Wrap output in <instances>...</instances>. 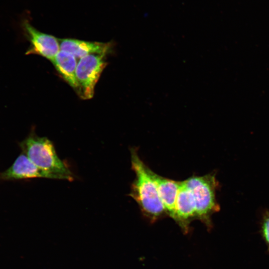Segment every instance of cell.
I'll return each mask as SVG.
<instances>
[{"label":"cell","instance_id":"obj_1","mask_svg":"<svg viewBox=\"0 0 269 269\" xmlns=\"http://www.w3.org/2000/svg\"><path fill=\"white\" fill-rule=\"evenodd\" d=\"M132 168L135 177L131 187L129 195L139 206L141 212L148 218L154 220L166 213L157 186L140 158L137 150L131 148Z\"/></svg>","mask_w":269,"mask_h":269},{"label":"cell","instance_id":"obj_2","mask_svg":"<svg viewBox=\"0 0 269 269\" xmlns=\"http://www.w3.org/2000/svg\"><path fill=\"white\" fill-rule=\"evenodd\" d=\"M21 146L25 154L37 167L58 176L60 179H74L72 172L58 157L53 142L48 138L32 134L22 142Z\"/></svg>","mask_w":269,"mask_h":269},{"label":"cell","instance_id":"obj_3","mask_svg":"<svg viewBox=\"0 0 269 269\" xmlns=\"http://www.w3.org/2000/svg\"><path fill=\"white\" fill-rule=\"evenodd\" d=\"M184 181L191 192L195 218L210 225L211 215L220 209L216 198L218 182L215 174L192 176Z\"/></svg>","mask_w":269,"mask_h":269},{"label":"cell","instance_id":"obj_4","mask_svg":"<svg viewBox=\"0 0 269 269\" xmlns=\"http://www.w3.org/2000/svg\"><path fill=\"white\" fill-rule=\"evenodd\" d=\"M108 53H95L80 59L77 63L76 77V93L83 100L92 98L96 85L106 67Z\"/></svg>","mask_w":269,"mask_h":269},{"label":"cell","instance_id":"obj_5","mask_svg":"<svg viewBox=\"0 0 269 269\" xmlns=\"http://www.w3.org/2000/svg\"><path fill=\"white\" fill-rule=\"evenodd\" d=\"M22 26L30 44L26 54L39 55L52 62L60 50L59 39L38 30L26 19L22 21Z\"/></svg>","mask_w":269,"mask_h":269},{"label":"cell","instance_id":"obj_6","mask_svg":"<svg viewBox=\"0 0 269 269\" xmlns=\"http://www.w3.org/2000/svg\"><path fill=\"white\" fill-rule=\"evenodd\" d=\"M4 179H21L32 178H46L60 179L35 165L25 154H20L12 165L1 174Z\"/></svg>","mask_w":269,"mask_h":269},{"label":"cell","instance_id":"obj_7","mask_svg":"<svg viewBox=\"0 0 269 269\" xmlns=\"http://www.w3.org/2000/svg\"><path fill=\"white\" fill-rule=\"evenodd\" d=\"M148 171L157 186L166 213L174 219L175 202L180 181H175L160 176L148 167Z\"/></svg>","mask_w":269,"mask_h":269},{"label":"cell","instance_id":"obj_8","mask_svg":"<svg viewBox=\"0 0 269 269\" xmlns=\"http://www.w3.org/2000/svg\"><path fill=\"white\" fill-rule=\"evenodd\" d=\"M60 49L74 55L77 59L95 53H109L111 42L87 41L75 39H59Z\"/></svg>","mask_w":269,"mask_h":269},{"label":"cell","instance_id":"obj_9","mask_svg":"<svg viewBox=\"0 0 269 269\" xmlns=\"http://www.w3.org/2000/svg\"><path fill=\"white\" fill-rule=\"evenodd\" d=\"M194 218L195 212L190 190L184 180L180 181L175 202L174 220L186 229L189 222Z\"/></svg>","mask_w":269,"mask_h":269},{"label":"cell","instance_id":"obj_10","mask_svg":"<svg viewBox=\"0 0 269 269\" xmlns=\"http://www.w3.org/2000/svg\"><path fill=\"white\" fill-rule=\"evenodd\" d=\"M51 62L62 78L76 92L78 59L71 53L60 50Z\"/></svg>","mask_w":269,"mask_h":269},{"label":"cell","instance_id":"obj_11","mask_svg":"<svg viewBox=\"0 0 269 269\" xmlns=\"http://www.w3.org/2000/svg\"><path fill=\"white\" fill-rule=\"evenodd\" d=\"M262 229L263 235L269 248V213L264 218Z\"/></svg>","mask_w":269,"mask_h":269}]
</instances>
